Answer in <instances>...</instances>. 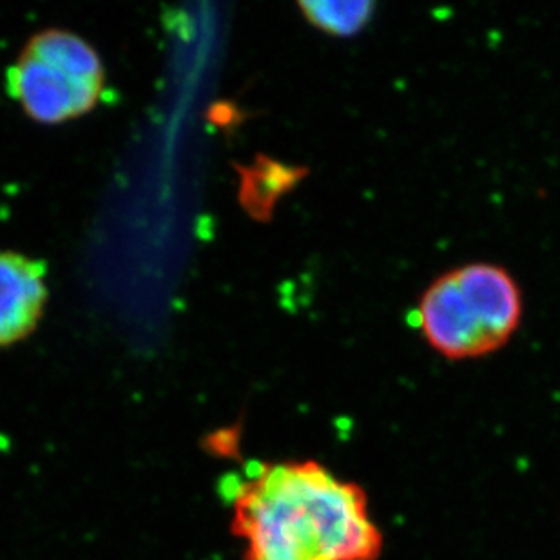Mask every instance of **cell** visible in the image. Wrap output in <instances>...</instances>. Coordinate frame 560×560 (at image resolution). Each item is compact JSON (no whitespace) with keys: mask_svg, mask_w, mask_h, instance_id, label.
I'll use <instances>...</instances> for the list:
<instances>
[{"mask_svg":"<svg viewBox=\"0 0 560 560\" xmlns=\"http://www.w3.org/2000/svg\"><path fill=\"white\" fill-rule=\"evenodd\" d=\"M245 560H380L365 490L317 460L254 463L229 481Z\"/></svg>","mask_w":560,"mask_h":560,"instance_id":"obj_1","label":"cell"},{"mask_svg":"<svg viewBox=\"0 0 560 560\" xmlns=\"http://www.w3.org/2000/svg\"><path fill=\"white\" fill-rule=\"evenodd\" d=\"M523 291L510 270L471 261L435 278L418 305V327L444 360H481L504 349L523 323Z\"/></svg>","mask_w":560,"mask_h":560,"instance_id":"obj_2","label":"cell"},{"mask_svg":"<svg viewBox=\"0 0 560 560\" xmlns=\"http://www.w3.org/2000/svg\"><path fill=\"white\" fill-rule=\"evenodd\" d=\"M104 79V66L91 44L74 33L46 30L26 44L11 66L8 90L27 117L62 124L96 106Z\"/></svg>","mask_w":560,"mask_h":560,"instance_id":"obj_3","label":"cell"},{"mask_svg":"<svg viewBox=\"0 0 560 560\" xmlns=\"http://www.w3.org/2000/svg\"><path fill=\"white\" fill-rule=\"evenodd\" d=\"M46 264L19 253H0V347L27 338L43 316Z\"/></svg>","mask_w":560,"mask_h":560,"instance_id":"obj_4","label":"cell"},{"mask_svg":"<svg viewBox=\"0 0 560 560\" xmlns=\"http://www.w3.org/2000/svg\"><path fill=\"white\" fill-rule=\"evenodd\" d=\"M298 5L312 26L338 38L354 37L363 32L375 13V4L371 0L300 2Z\"/></svg>","mask_w":560,"mask_h":560,"instance_id":"obj_5","label":"cell"}]
</instances>
